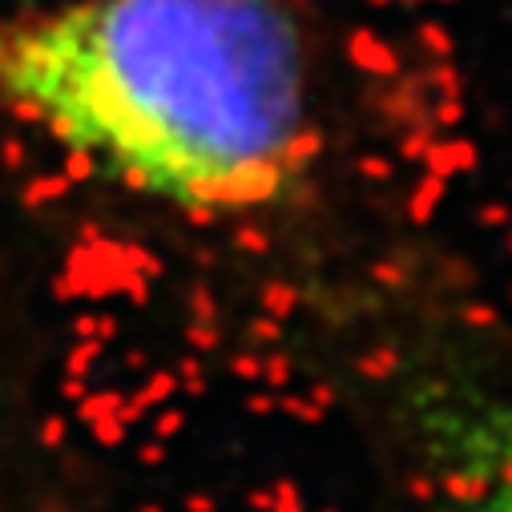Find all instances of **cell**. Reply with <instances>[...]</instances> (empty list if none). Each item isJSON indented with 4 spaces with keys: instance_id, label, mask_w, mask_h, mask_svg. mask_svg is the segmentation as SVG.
Returning <instances> with one entry per match:
<instances>
[{
    "instance_id": "2",
    "label": "cell",
    "mask_w": 512,
    "mask_h": 512,
    "mask_svg": "<svg viewBox=\"0 0 512 512\" xmlns=\"http://www.w3.org/2000/svg\"><path fill=\"white\" fill-rule=\"evenodd\" d=\"M420 400V432L448 476V512H512V404L476 388H432Z\"/></svg>"
},
{
    "instance_id": "1",
    "label": "cell",
    "mask_w": 512,
    "mask_h": 512,
    "mask_svg": "<svg viewBox=\"0 0 512 512\" xmlns=\"http://www.w3.org/2000/svg\"><path fill=\"white\" fill-rule=\"evenodd\" d=\"M0 109L186 214L283 202L315 154L311 61L279 0H61L0 13Z\"/></svg>"
}]
</instances>
